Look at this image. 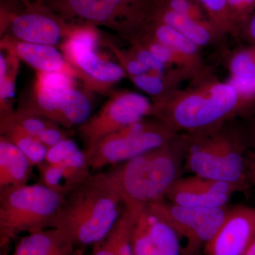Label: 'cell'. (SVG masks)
<instances>
[{
	"label": "cell",
	"mask_w": 255,
	"mask_h": 255,
	"mask_svg": "<svg viewBox=\"0 0 255 255\" xmlns=\"http://www.w3.org/2000/svg\"><path fill=\"white\" fill-rule=\"evenodd\" d=\"M134 85L147 95L156 97V102L162 100L171 92H168V76L154 73L130 76Z\"/></svg>",
	"instance_id": "4316f807"
},
{
	"label": "cell",
	"mask_w": 255,
	"mask_h": 255,
	"mask_svg": "<svg viewBox=\"0 0 255 255\" xmlns=\"http://www.w3.org/2000/svg\"><path fill=\"white\" fill-rule=\"evenodd\" d=\"M142 24L147 26L151 38L169 46L196 65H200L199 47L175 28L151 18H147Z\"/></svg>",
	"instance_id": "44dd1931"
},
{
	"label": "cell",
	"mask_w": 255,
	"mask_h": 255,
	"mask_svg": "<svg viewBox=\"0 0 255 255\" xmlns=\"http://www.w3.org/2000/svg\"><path fill=\"white\" fill-rule=\"evenodd\" d=\"M15 54L38 72L65 71L76 73L61 53L53 46L18 41Z\"/></svg>",
	"instance_id": "ac0fdd59"
},
{
	"label": "cell",
	"mask_w": 255,
	"mask_h": 255,
	"mask_svg": "<svg viewBox=\"0 0 255 255\" xmlns=\"http://www.w3.org/2000/svg\"><path fill=\"white\" fill-rule=\"evenodd\" d=\"M1 255H2V253H1Z\"/></svg>",
	"instance_id": "b9f144b4"
},
{
	"label": "cell",
	"mask_w": 255,
	"mask_h": 255,
	"mask_svg": "<svg viewBox=\"0 0 255 255\" xmlns=\"http://www.w3.org/2000/svg\"><path fill=\"white\" fill-rule=\"evenodd\" d=\"M206 11L210 22L221 33H238L228 8L227 0H196Z\"/></svg>",
	"instance_id": "d4e9b609"
},
{
	"label": "cell",
	"mask_w": 255,
	"mask_h": 255,
	"mask_svg": "<svg viewBox=\"0 0 255 255\" xmlns=\"http://www.w3.org/2000/svg\"><path fill=\"white\" fill-rule=\"evenodd\" d=\"M87 78L101 84H112L125 77L127 72L122 65L101 58L96 51L80 53L69 61Z\"/></svg>",
	"instance_id": "ffe728a7"
},
{
	"label": "cell",
	"mask_w": 255,
	"mask_h": 255,
	"mask_svg": "<svg viewBox=\"0 0 255 255\" xmlns=\"http://www.w3.org/2000/svg\"><path fill=\"white\" fill-rule=\"evenodd\" d=\"M74 75L65 71L38 72L36 85L65 92L74 88Z\"/></svg>",
	"instance_id": "f1b7e54d"
},
{
	"label": "cell",
	"mask_w": 255,
	"mask_h": 255,
	"mask_svg": "<svg viewBox=\"0 0 255 255\" xmlns=\"http://www.w3.org/2000/svg\"><path fill=\"white\" fill-rule=\"evenodd\" d=\"M147 18L172 26L199 48L208 46L220 32L209 21H198L151 3Z\"/></svg>",
	"instance_id": "9a60e30c"
},
{
	"label": "cell",
	"mask_w": 255,
	"mask_h": 255,
	"mask_svg": "<svg viewBox=\"0 0 255 255\" xmlns=\"http://www.w3.org/2000/svg\"><path fill=\"white\" fill-rule=\"evenodd\" d=\"M244 255H255V238Z\"/></svg>",
	"instance_id": "f35d334b"
},
{
	"label": "cell",
	"mask_w": 255,
	"mask_h": 255,
	"mask_svg": "<svg viewBox=\"0 0 255 255\" xmlns=\"http://www.w3.org/2000/svg\"><path fill=\"white\" fill-rule=\"evenodd\" d=\"M130 209L134 255H183L180 238L150 205Z\"/></svg>",
	"instance_id": "8fae6325"
},
{
	"label": "cell",
	"mask_w": 255,
	"mask_h": 255,
	"mask_svg": "<svg viewBox=\"0 0 255 255\" xmlns=\"http://www.w3.org/2000/svg\"><path fill=\"white\" fill-rule=\"evenodd\" d=\"M93 25L85 23H70L63 45L65 58L68 61L80 53L96 51L98 45L99 35Z\"/></svg>",
	"instance_id": "cb8c5ba5"
},
{
	"label": "cell",
	"mask_w": 255,
	"mask_h": 255,
	"mask_svg": "<svg viewBox=\"0 0 255 255\" xmlns=\"http://www.w3.org/2000/svg\"><path fill=\"white\" fill-rule=\"evenodd\" d=\"M187 135L184 170L236 184L243 191L248 189L251 182L246 159L250 147L241 121H230Z\"/></svg>",
	"instance_id": "277c9868"
},
{
	"label": "cell",
	"mask_w": 255,
	"mask_h": 255,
	"mask_svg": "<svg viewBox=\"0 0 255 255\" xmlns=\"http://www.w3.org/2000/svg\"><path fill=\"white\" fill-rule=\"evenodd\" d=\"M45 162L58 167L69 193L92 174L86 152L69 137L48 149Z\"/></svg>",
	"instance_id": "5bb4252c"
},
{
	"label": "cell",
	"mask_w": 255,
	"mask_h": 255,
	"mask_svg": "<svg viewBox=\"0 0 255 255\" xmlns=\"http://www.w3.org/2000/svg\"><path fill=\"white\" fill-rule=\"evenodd\" d=\"M14 79L9 77V75L0 80V101H1V112L6 108V103L14 98Z\"/></svg>",
	"instance_id": "e575fe53"
},
{
	"label": "cell",
	"mask_w": 255,
	"mask_h": 255,
	"mask_svg": "<svg viewBox=\"0 0 255 255\" xmlns=\"http://www.w3.org/2000/svg\"><path fill=\"white\" fill-rule=\"evenodd\" d=\"M187 146V134L179 133L164 145L107 172L124 206L136 209L165 199L169 189L182 177Z\"/></svg>",
	"instance_id": "7a4b0ae2"
},
{
	"label": "cell",
	"mask_w": 255,
	"mask_h": 255,
	"mask_svg": "<svg viewBox=\"0 0 255 255\" xmlns=\"http://www.w3.org/2000/svg\"><path fill=\"white\" fill-rule=\"evenodd\" d=\"M240 34L250 43L255 44V11L241 26Z\"/></svg>",
	"instance_id": "8d00e7d4"
},
{
	"label": "cell",
	"mask_w": 255,
	"mask_h": 255,
	"mask_svg": "<svg viewBox=\"0 0 255 255\" xmlns=\"http://www.w3.org/2000/svg\"><path fill=\"white\" fill-rule=\"evenodd\" d=\"M1 136L6 137L22 151L34 167L46 160L48 150L46 146L23 131L9 119H1Z\"/></svg>",
	"instance_id": "7402d4cb"
},
{
	"label": "cell",
	"mask_w": 255,
	"mask_h": 255,
	"mask_svg": "<svg viewBox=\"0 0 255 255\" xmlns=\"http://www.w3.org/2000/svg\"><path fill=\"white\" fill-rule=\"evenodd\" d=\"M124 208L122 196L107 172L91 174L67 194L55 228L76 248L102 241L118 221Z\"/></svg>",
	"instance_id": "3957f363"
},
{
	"label": "cell",
	"mask_w": 255,
	"mask_h": 255,
	"mask_svg": "<svg viewBox=\"0 0 255 255\" xmlns=\"http://www.w3.org/2000/svg\"><path fill=\"white\" fill-rule=\"evenodd\" d=\"M66 195L41 183L0 189V245L20 233L55 228Z\"/></svg>",
	"instance_id": "5b68a950"
},
{
	"label": "cell",
	"mask_w": 255,
	"mask_h": 255,
	"mask_svg": "<svg viewBox=\"0 0 255 255\" xmlns=\"http://www.w3.org/2000/svg\"><path fill=\"white\" fill-rule=\"evenodd\" d=\"M33 167L22 151L0 137V189L28 184Z\"/></svg>",
	"instance_id": "e0dca14e"
},
{
	"label": "cell",
	"mask_w": 255,
	"mask_h": 255,
	"mask_svg": "<svg viewBox=\"0 0 255 255\" xmlns=\"http://www.w3.org/2000/svg\"><path fill=\"white\" fill-rule=\"evenodd\" d=\"M171 226L187 246L183 255H194L206 245L222 226L228 206L218 209H197L176 205L166 199L148 204Z\"/></svg>",
	"instance_id": "ba28073f"
},
{
	"label": "cell",
	"mask_w": 255,
	"mask_h": 255,
	"mask_svg": "<svg viewBox=\"0 0 255 255\" xmlns=\"http://www.w3.org/2000/svg\"><path fill=\"white\" fill-rule=\"evenodd\" d=\"M151 3L198 21H209L206 11L196 0H150Z\"/></svg>",
	"instance_id": "83f0119b"
},
{
	"label": "cell",
	"mask_w": 255,
	"mask_h": 255,
	"mask_svg": "<svg viewBox=\"0 0 255 255\" xmlns=\"http://www.w3.org/2000/svg\"><path fill=\"white\" fill-rule=\"evenodd\" d=\"M231 78L255 79V44L236 50L228 61Z\"/></svg>",
	"instance_id": "484cf974"
},
{
	"label": "cell",
	"mask_w": 255,
	"mask_h": 255,
	"mask_svg": "<svg viewBox=\"0 0 255 255\" xmlns=\"http://www.w3.org/2000/svg\"><path fill=\"white\" fill-rule=\"evenodd\" d=\"M23 10L4 11V21L20 41L54 46L68 33L69 25L38 2L22 1Z\"/></svg>",
	"instance_id": "30bf717a"
},
{
	"label": "cell",
	"mask_w": 255,
	"mask_h": 255,
	"mask_svg": "<svg viewBox=\"0 0 255 255\" xmlns=\"http://www.w3.org/2000/svg\"><path fill=\"white\" fill-rule=\"evenodd\" d=\"M241 122L246 132L250 150L255 152V112L242 119Z\"/></svg>",
	"instance_id": "d590c367"
},
{
	"label": "cell",
	"mask_w": 255,
	"mask_h": 255,
	"mask_svg": "<svg viewBox=\"0 0 255 255\" xmlns=\"http://www.w3.org/2000/svg\"><path fill=\"white\" fill-rule=\"evenodd\" d=\"M23 1H28V2H41L43 0H21Z\"/></svg>",
	"instance_id": "60d3db41"
},
{
	"label": "cell",
	"mask_w": 255,
	"mask_h": 255,
	"mask_svg": "<svg viewBox=\"0 0 255 255\" xmlns=\"http://www.w3.org/2000/svg\"><path fill=\"white\" fill-rule=\"evenodd\" d=\"M255 112V100L243 97L228 81L206 78L174 90L153 103L151 117L177 133H196L244 119Z\"/></svg>",
	"instance_id": "6da1fadb"
},
{
	"label": "cell",
	"mask_w": 255,
	"mask_h": 255,
	"mask_svg": "<svg viewBox=\"0 0 255 255\" xmlns=\"http://www.w3.org/2000/svg\"><path fill=\"white\" fill-rule=\"evenodd\" d=\"M91 102L82 92L74 88L62 94L60 125L66 128L80 127L92 117Z\"/></svg>",
	"instance_id": "603a6c76"
},
{
	"label": "cell",
	"mask_w": 255,
	"mask_h": 255,
	"mask_svg": "<svg viewBox=\"0 0 255 255\" xmlns=\"http://www.w3.org/2000/svg\"><path fill=\"white\" fill-rule=\"evenodd\" d=\"M255 238V208L233 206L204 251L206 255H244Z\"/></svg>",
	"instance_id": "4fadbf2b"
},
{
	"label": "cell",
	"mask_w": 255,
	"mask_h": 255,
	"mask_svg": "<svg viewBox=\"0 0 255 255\" xmlns=\"http://www.w3.org/2000/svg\"><path fill=\"white\" fill-rule=\"evenodd\" d=\"M76 246L58 228H48L21 238L12 255H75Z\"/></svg>",
	"instance_id": "2e32d148"
},
{
	"label": "cell",
	"mask_w": 255,
	"mask_h": 255,
	"mask_svg": "<svg viewBox=\"0 0 255 255\" xmlns=\"http://www.w3.org/2000/svg\"><path fill=\"white\" fill-rule=\"evenodd\" d=\"M75 255H84L83 248H77L76 251H75Z\"/></svg>",
	"instance_id": "ab89813d"
},
{
	"label": "cell",
	"mask_w": 255,
	"mask_h": 255,
	"mask_svg": "<svg viewBox=\"0 0 255 255\" xmlns=\"http://www.w3.org/2000/svg\"><path fill=\"white\" fill-rule=\"evenodd\" d=\"M159 119H143L101 139L86 152L91 169L117 165L164 145L177 135Z\"/></svg>",
	"instance_id": "8992f818"
},
{
	"label": "cell",
	"mask_w": 255,
	"mask_h": 255,
	"mask_svg": "<svg viewBox=\"0 0 255 255\" xmlns=\"http://www.w3.org/2000/svg\"><path fill=\"white\" fill-rule=\"evenodd\" d=\"M40 4L71 23L111 26H140L150 0H43Z\"/></svg>",
	"instance_id": "52a82bcc"
},
{
	"label": "cell",
	"mask_w": 255,
	"mask_h": 255,
	"mask_svg": "<svg viewBox=\"0 0 255 255\" xmlns=\"http://www.w3.org/2000/svg\"><path fill=\"white\" fill-rule=\"evenodd\" d=\"M233 22L240 33L241 26L255 11V0H227Z\"/></svg>",
	"instance_id": "f546056e"
},
{
	"label": "cell",
	"mask_w": 255,
	"mask_h": 255,
	"mask_svg": "<svg viewBox=\"0 0 255 255\" xmlns=\"http://www.w3.org/2000/svg\"><path fill=\"white\" fill-rule=\"evenodd\" d=\"M241 191L243 189L236 184L193 174L178 179L165 199L187 207L218 209L228 206L232 196Z\"/></svg>",
	"instance_id": "7c38bea8"
},
{
	"label": "cell",
	"mask_w": 255,
	"mask_h": 255,
	"mask_svg": "<svg viewBox=\"0 0 255 255\" xmlns=\"http://www.w3.org/2000/svg\"><path fill=\"white\" fill-rule=\"evenodd\" d=\"M246 161L250 182L253 184L255 182V152L248 151Z\"/></svg>",
	"instance_id": "74e56055"
},
{
	"label": "cell",
	"mask_w": 255,
	"mask_h": 255,
	"mask_svg": "<svg viewBox=\"0 0 255 255\" xmlns=\"http://www.w3.org/2000/svg\"><path fill=\"white\" fill-rule=\"evenodd\" d=\"M153 104L136 92L116 94L97 113L92 116L78 130L86 145L91 150L101 139L122 130L130 124L152 116Z\"/></svg>",
	"instance_id": "9c48e42d"
},
{
	"label": "cell",
	"mask_w": 255,
	"mask_h": 255,
	"mask_svg": "<svg viewBox=\"0 0 255 255\" xmlns=\"http://www.w3.org/2000/svg\"><path fill=\"white\" fill-rule=\"evenodd\" d=\"M134 213L124 206L118 221L102 241L93 246L92 255H134L132 228Z\"/></svg>",
	"instance_id": "d6986e66"
},
{
	"label": "cell",
	"mask_w": 255,
	"mask_h": 255,
	"mask_svg": "<svg viewBox=\"0 0 255 255\" xmlns=\"http://www.w3.org/2000/svg\"><path fill=\"white\" fill-rule=\"evenodd\" d=\"M132 55L145 65L151 72L165 75L168 67L159 61L140 42H134Z\"/></svg>",
	"instance_id": "4dcf8cb0"
},
{
	"label": "cell",
	"mask_w": 255,
	"mask_h": 255,
	"mask_svg": "<svg viewBox=\"0 0 255 255\" xmlns=\"http://www.w3.org/2000/svg\"><path fill=\"white\" fill-rule=\"evenodd\" d=\"M68 137V134L60 128L59 125L53 124L42 132L38 140L49 149Z\"/></svg>",
	"instance_id": "1f68e13d"
},
{
	"label": "cell",
	"mask_w": 255,
	"mask_h": 255,
	"mask_svg": "<svg viewBox=\"0 0 255 255\" xmlns=\"http://www.w3.org/2000/svg\"><path fill=\"white\" fill-rule=\"evenodd\" d=\"M120 60L122 63V67L129 77L152 73L150 69L147 68L132 55V56H127L125 55L120 54Z\"/></svg>",
	"instance_id": "836d02e7"
},
{
	"label": "cell",
	"mask_w": 255,
	"mask_h": 255,
	"mask_svg": "<svg viewBox=\"0 0 255 255\" xmlns=\"http://www.w3.org/2000/svg\"><path fill=\"white\" fill-rule=\"evenodd\" d=\"M228 82L240 95L251 100H255V79L231 78Z\"/></svg>",
	"instance_id": "d6a6232c"
}]
</instances>
